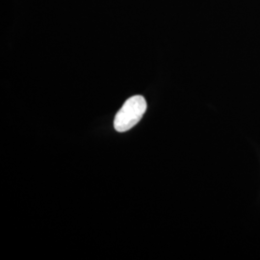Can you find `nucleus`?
<instances>
[{
    "label": "nucleus",
    "mask_w": 260,
    "mask_h": 260,
    "mask_svg": "<svg viewBox=\"0 0 260 260\" xmlns=\"http://www.w3.org/2000/svg\"><path fill=\"white\" fill-rule=\"evenodd\" d=\"M147 110V103L144 96L134 95L128 99L117 113L114 126L118 132H125L139 122Z\"/></svg>",
    "instance_id": "obj_1"
}]
</instances>
